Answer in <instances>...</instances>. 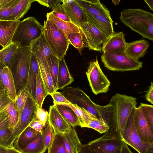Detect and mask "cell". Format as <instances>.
<instances>
[{
	"label": "cell",
	"mask_w": 153,
	"mask_h": 153,
	"mask_svg": "<svg viewBox=\"0 0 153 153\" xmlns=\"http://www.w3.org/2000/svg\"><path fill=\"white\" fill-rule=\"evenodd\" d=\"M61 93L71 103L85 109L98 119L105 121L110 127L113 113L110 103L104 106L95 104L79 87H68Z\"/></svg>",
	"instance_id": "cell-1"
},
{
	"label": "cell",
	"mask_w": 153,
	"mask_h": 153,
	"mask_svg": "<svg viewBox=\"0 0 153 153\" xmlns=\"http://www.w3.org/2000/svg\"><path fill=\"white\" fill-rule=\"evenodd\" d=\"M120 18L131 30L153 41V14L140 9H124Z\"/></svg>",
	"instance_id": "cell-2"
},
{
	"label": "cell",
	"mask_w": 153,
	"mask_h": 153,
	"mask_svg": "<svg viewBox=\"0 0 153 153\" xmlns=\"http://www.w3.org/2000/svg\"><path fill=\"white\" fill-rule=\"evenodd\" d=\"M136 100L135 97L117 93L112 97L109 103L113 107L112 119L110 128L118 131L121 137L130 115L136 108Z\"/></svg>",
	"instance_id": "cell-3"
},
{
	"label": "cell",
	"mask_w": 153,
	"mask_h": 153,
	"mask_svg": "<svg viewBox=\"0 0 153 153\" xmlns=\"http://www.w3.org/2000/svg\"><path fill=\"white\" fill-rule=\"evenodd\" d=\"M32 53L30 46H19L8 67L14 78L17 95L26 87Z\"/></svg>",
	"instance_id": "cell-4"
},
{
	"label": "cell",
	"mask_w": 153,
	"mask_h": 153,
	"mask_svg": "<svg viewBox=\"0 0 153 153\" xmlns=\"http://www.w3.org/2000/svg\"><path fill=\"white\" fill-rule=\"evenodd\" d=\"M43 34L55 55L59 59L65 57L69 42L64 33L48 19L44 21Z\"/></svg>",
	"instance_id": "cell-5"
},
{
	"label": "cell",
	"mask_w": 153,
	"mask_h": 153,
	"mask_svg": "<svg viewBox=\"0 0 153 153\" xmlns=\"http://www.w3.org/2000/svg\"><path fill=\"white\" fill-rule=\"evenodd\" d=\"M44 26L33 17H29L20 21L16 29L12 42L20 46H30L31 42L43 33Z\"/></svg>",
	"instance_id": "cell-6"
},
{
	"label": "cell",
	"mask_w": 153,
	"mask_h": 153,
	"mask_svg": "<svg viewBox=\"0 0 153 153\" xmlns=\"http://www.w3.org/2000/svg\"><path fill=\"white\" fill-rule=\"evenodd\" d=\"M124 143L118 131L109 128L102 137L86 145L93 153H121Z\"/></svg>",
	"instance_id": "cell-7"
},
{
	"label": "cell",
	"mask_w": 153,
	"mask_h": 153,
	"mask_svg": "<svg viewBox=\"0 0 153 153\" xmlns=\"http://www.w3.org/2000/svg\"><path fill=\"white\" fill-rule=\"evenodd\" d=\"M101 61L104 66L109 70L125 71L138 70L143 66L142 62L134 60L125 54L114 52L103 53Z\"/></svg>",
	"instance_id": "cell-8"
},
{
	"label": "cell",
	"mask_w": 153,
	"mask_h": 153,
	"mask_svg": "<svg viewBox=\"0 0 153 153\" xmlns=\"http://www.w3.org/2000/svg\"><path fill=\"white\" fill-rule=\"evenodd\" d=\"M89 85L95 95L106 93L109 90L110 82L102 71L97 57L91 62L86 72Z\"/></svg>",
	"instance_id": "cell-9"
},
{
	"label": "cell",
	"mask_w": 153,
	"mask_h": 153,
	"mask_svg": "<svg viewBox=\"0 0 153 153\" xmlns=\"http://www.w3.org/2000/svg\"><path fill=\"white\" fill-rule=\"evenodd\" d=\"M135 108L127 120L123 131L122 139L124 143L133 147L139 153H146L149 148L153 145L143 142L137 131L134 122Z\"/></svg>",
	"instance_id": "cell-10"
},
{
	"label": "cell",
	"mask_w": 153,
	"mask_h": 153,
	"mask_svg": "<svg viewBox=\"0 0 153 153\" xmlns=\"http://www.w3.org/2000/svg\"><path fill=\"white\" fill-rule=\"evenodd\" d=\"M83 39L88 49L101 52L104 43L109 37L88 22L80 28Z\"/></svg>",
	"instance_id": "cell-11"
},
{
	"label": "cell",
	"mask_w": 153,
	"mask_h": 153,
	"mask_svg": "<svg viewBox=\"0 0 153 153\" xmlns=\"http://www.w3.org/2000/svg\"><path fill=\"white\" fill-rule=\"evenodd\" d=\"M37 108L35 100L30 94L27 99L18 123L13 131V144L30 124L36 119V114Z\"/></svg>",
	"instance_id": "cell-12"
},
{
	"label": "cell",
	"mask_w": 153,
	"mask_h": 153,
	"mask_svg": "<svg viewBox=\"0 0 153 153\" xmlns=\"http://www.w3.org/2000/svg\"><path fill=\"white\" fill-rule=\"evenodd\" d=\"M134 122L136 129L142 141L153 145V135L150 126L141 108L139 106L135 108Z\"/></svg>",
	"instance_id": "cell-13"
},
{
	"label": "cell",
	"mask_w": 153,
	"mask_h": 153,
	"mask_svg": "<svg viewBox=\"0 0 153 153\" xmlns=\"http://www.w3.org/2000/svg\"><path fill=\"white\" fill-rule=\"evenodd\" d=\"M30 47L32 52L37 59L39 64L49 70L47 58L50 54L54 53L46 41L43 33L39 38L31 42Z\"/></svg>",
	"instance_id": "cell-14"
},
{
	"label": "cell",
	"mask_w": 153,
	"mask_h": 153,
	"mask_svg": "<svg viewBox=\"0 0 153 153\" xmlns=\"http://www.w3.org/2000/svg\"><path fill=\"white\" fill-rule=\"evenodd\" d=\"M48 122L53 127L55 132L57 134H67L70 132L72 128V127L53 105L50 106Z\"/></svg>",
	"instance_id": "cell-15"
},
{
	"label": "cell",
	"mask_w": 153,
	"mask_h": 153,
	"mask_svg": "<svg viewBox=\"0 0 153 153\" xmlns=\"http://www.w3.org/2000/svg\"><path fill=\"white\" fill-rule=\"evenodd\" d=\"M85 13L88 18V22L92 24L108 37H110L114 33L113 22L110 12L96 16H91Z\"/></svg>",
	"instance_id": "cell-16"
},
{
	"label": "cell",
	"mask_w": 153,
	"mask_h": 153,
	"mask_svg": "<svg viewBox=\"0 0 153 153\" xmlns=\"http://www.w3.org/2000/svg\"><path fill=\"white\" fill-rule=\"evenodd\" d=\"M0 85L12 100L15 102L17 97L14 78L10 68L0 62Z\"/></svg>",
	"instance_id": "cell-17"
},
{
	"label": "cell",
	"mask_w": 153,
	"mask_h": 153,
	"mask_svg": "<svg viewBox=\"0 0 153 153\" xmlns=\"http://www.w3.org/2000/svg\"><path fill=\"white\" fill-rule=\"evenodd\" d=\"M126 44L122 32H114L104 43L102 51L103 53L114 52L125 54Z\"/></svg>",
	"instance_id": "cell-18"
},
{
	"label": "cell",
	"mask_w": 153,
	"mask_h": 153,
	"mask_svg": "<svg viewBox=\"0 0 153 153\" xmlns=\"http://www.w3.org/2000/svg\"><path fill=\"white\" fill-rule=\"evenodd\" d=\"M63 5L71 22L79 28L85 22L88 18L84 11L76 1L74 0L71 3Z\"/></svg>",
	"instance_id": "cell-19"
},
{
	"label": "cell",
	"mask_w": 153,
	"mask_h": 153,
	"mask_svg": "<svg viewBox=\"0 0 153 153\" xmlns=\"http://www.w3.org/2000/svg\"><path fill=\"white\" fill-rule=\"evenodd\" d=\"M20 20L0 21V44L4 48L12 42V40Z\"/></svg>",
	"instance_id": "cell-20"
},
{
	"label": "cell",
	"mask_w": 153,
	"mask_h": 153,
	"mask_svg": "<svg viewBox=\"0 0 153 153\" xmlns=\"http://www.w3.org/2000/svg\"><path fill=\"white\" fill-rule=\"evenodd\" d=\"M9 117L3 110L0 112V146L5 149L13 147V133L8 127Z\"/></svg>",
	"instance_id": "cell-21"
},
{
	"label": "cell",
	"mask_w": 153,
	"mask_h": 153,
	"mask_svg": "<svg viewBox=\"0 0 153 153\" xmlns=\"http://www.w3.org/2000/svg\"><path fill=\"white\" fill-rule=\"evenodd\" d=\"M149 46V42L145 39L127 43L125 54L137 60L144 56Z\"/></svg>",
	"instance_id": "cell-22"
},
{
	"label": "cell",
	"mask_w": 153,
	"mask_h": 153,
	"mask_svg": "<svg viewBox=\"0 0 153 153\" xmlns=\"http://www.w3.org/2000/svg\"><path fill=\"white\" fill-rule=\"evenodd\" d=\"M39 71V68L37 59L35 55L32 52L26 87L35 101L37 76Z\"/></svg>",
	"instance_id": "cell-23"
},
{
	"label": "cell",
	"mask_w": 153,
	"mask_h": 153,
	"mask_svg": "<svg viewBox=\"0 0 153 153\" xmlns=\"http://www.w3.org/2000/svg\"><path fill=\"white\" fill-rule=\"evenodd\" d=\"M41 133L28 126L14 142L13 147L21 152L34 140Z\"/></svg>",
	"instance_id": "cell-24"
},
{
	"label": "cell",
	"mask_w": 153,
	"mask_h": 153,
	"mask_svg": "<svg viewBox=\"0 0 153 153\" xmlns=\"http://www.w3.org/2000/svg\"><path fill=\"white\" fill-rule=\"evenodd\" d=\"M76 1L85 13L91 16L110 12L99 0H76Z\"/></svg>",
	"instance_id": "cell-25"
},
{
	"label": "cell",
	"mask_w": 153,
	"mask_h": 153,
	"mask_svg": "<svg viewBox=\"0 0 153 153\" xmlns=\"http://www.w3.org/2000/svg\"><path fill=\"white\" fill-rule=\"evenodd\" d=\"M65 62L64 57L59 60L56 91L61 89L74 82Z\"/></svg>",
	"instance_id": "cell-26"
},
{
	"label": "cell",
	"mask_w": 153,
	"mask_h": 153,
	"mask_svg": "<svg viewBox=\"0 0 153 153\" xmlns=\"http://www.w3.org/2000/svg\"><path fill=\"white\" fill-rule=\"evenodd\" d=\"M62 135L67 153H78L82 144L74 127L70 132Z\"/></svg>",
	"instance_id": "cell-27"
},
{
	"label": "cell",
	"mask_w": 153,
	"mask_h": 153,
	"mask_svg": "<svg viewBox=\"0 0 153 153\" xmlns=\"http://www.w3.org/2000/svg\"><path fill=\"white\" fill-rule=\"evenodd\" d=\"M47 19L53 23L67 37L69 34L74 32H80V28L71 22L62 20L54 16L50 12L46 15Z\"/></svg>",
	"instance_id": "cell-28"
},
{
	"label": "cell",
	"mask_w": 153,
	"mask_h": 153,
	"mask_svg": "<svg viewBox=\"0 0 153 153\" xmlns=\"http://www.w3.org/2000/svg\"><path fill=\"white\" fill-rule=\"evenodd\" d=\"M48 93L42 78L40 70L37 76L35 101L38 108H42L44 101Z\"/></svg>",
	"instance_id": "cell-29"
},
{
	"label": "cell",
	"mask_w": 153,
	"mask_h": 153,
	"mask_svg": "<svg viewBox=\"0 0 153 153\" xmlns=\"http://www.w3.org/2000/svg\"><path fill=\"white\" fill-rule=\"evenodd\" d=\"M54 105L60 114L72 127L80 126L79 119L74 111L71 108L63 105Z\"/></svg>",
	"instance_id": "cell-30"
},
{
	"label": "cell",
	"mask_w": 153,
	"mask_h": 153,
	"mask_svg": "<svg viewBox=\"0 0 153 153\" xmlns=\"http://www.w3.org/2000/svg\"><path fill=\"white\" fill-rule=\"evenodd\" d=\"M58 105H63L71 108L77 116L80 123V127L81 128L85 127L89 120L92 119L97 118L85 109L76 104L71 103Z\"/></svg>",
	"instance_id": "cell-31"
},
{
	"label": "cell",
	"mask_w": 153,
	"mask_h": 153,
	"mask_svg": "<svg viewBox=\"0 0 153 153\" xmlns=\"http://www.w3.org/2000/svg\"><path fill=\"white\" fill-rule=\"evenodd\" d=\"M20 45L12 42L0 51V62L8 67L13 56Z\"/></svg>",
	"instance_id": "cell-32"
},
{
	"label": "cell",
	"mask_w": 153,
	"mask_h": 153,
	"mask_svg": "<svg viewBox=\"0 0 153 153\" xmlns=\"http://www.w3.org/2000/svg\"><path fill=\"white\" fill-rule=\"evenodd\" d=\"M20 0H0V21H8Z\"/></svg>",
	"instance_id": "cell-33"
},
{
	"label": "cell",
	"mask_w": 153,
	"mask_h": 153,
	"mask_svg": "<svg viewBox=\"0 0 153 153\" xmlns=\"http://www.w3.org/2000/svg\"><path fill=\"white\" fill-rule=\"evenodd\" d=\"M35 1V0H20L8 20H19L27 12L32 3Z\"/></svg>",
	"instance_id": "cell-34"
},
{
	"label": "cell",
	"mask_w": 153,
	"mask_h": 153,
	"mask_svg": "<svg viewBox=\"0 0 153 153\" xmlns=\"http://www.w3.org/2000/svg\"><path fill=\"white\" fill-rule=\"evenodd\" d=\"M47 149L45 145L42 133L20 152L22 153H44Z\"/></svg>",
	"instance_id": "cell-35"
},
{
	"label": "cell",
	"mask_w": 153,
	"mask_h": 153,
	"mask_svg": "<svg viewBox=\"0 0 153 153\" xmlns=\"http://www.w3.org/2000/svg\"><path fill=\"white\" fill-rule=\"evenodd\" d=\"M3 110L6 112L8 116V127L13 131L18 123L20 118V115L15 102L12 101Z\"/></svg>",
	"instance_id": "cell-36"
},
{
	"label": "cell",
	"mask_w": 153,
	"mask_h": 153,
	"mask_svg": "<svg viewBox=\"0 0 153 153\" xmlns=\"http://www.w3.org/2000/svg\"><path fill=\"white\" fill-rule=\"evenodd\" d=\"M59 59L54 54L49 55L47 62L49 72L52 77L55 91L56 86Z\"/></svg>",
	"instance_id": "cell-37"
},
{
	"label": "cell",
	"mask_w": 153,
	"mask_h": 153,
	"mask_svg": "<svg viewBox=\"0 0 153 153\" xmlns=\"http://www.w3.org/2000/svg\"><path fill=\"white\" fill-rule=\"evenodd\" d=\"M67 37L70 44L72 45L82 55L83 49L87 47V46L84 43L82 35L81 32L71 33L68 35Z\"/></svg>",
	"instance_id": "cell-38"
},
{
	"label": "cell",
	"mask_w": 153,
	"mask_h": 153,
	"mask_svg": "<svg viewBox=\"0 0 153 153\" xmlns=\"http://www.w3.org/2000/svg\"><path fill=\"white\" fill-rule=\"evenodd\" d=\"M47 153H67L62 134L55 132L53 142L48 149Z\"/></svg>",
	"instance_id": "cell-39"
},
{
	"label": "cell",
	"mask_w": 153,
	"mask_h": 153,
	"mask_svg": "<svg viewBox=\"0 0 153 153\" xmlns=\"http://www.w3.org/2000/svg\"><path fill=\"white\" fill-rule=\"evenodd\" d=\"M41 75L48 94L56 91L53 80L49 70L39 65Z\"/></svg>",
	"instance_id": "cell-40"
},
{
	"label": "cell",
	"mask_w": 153,
	"mask_h": 153,
	"mask_svg": "<svg viewBox=\"0 0 153 153\" xmlns=\"http://www.w3.org/2000/svg\"><path fill=\"white\" fill-rule=\"evenodd\" d=\"M85 127L92 128L100 134L106 132L110 128L109 126L105 121L97 118L89 120Z\"/></svg>",
	"instance_id": "cell-41"
},
{
	"label": "cell",
	"mask_w": 153,
	"mask_h": 153,
	"mask_svg": "<svg viewBox=\"0 0 153 153\" xmlns=\"http://www.w3.org/2000/svg\"><path fill=\"white\" fill-rule=\"evenodd\" d=\"M30 95L27 88H24L18 94L15 101L20 117L25 106L27 99Z\"/></svg>",
	"instance_id": "cell-42"
},
{
	"label": "cell",
	"mask_w": 153,
	"mask_h": 153,
	"mask_svg": "<svg viewBox=\"0 0 153 153\" xmlns=\"http://www.w3.org/2000/svg\"><path fill=\"white\" fill-rule=\"evenodd\" d=\"M45 146L48 149L51 145L54 136L55 132L52 126L48 123L42 131Z\"/></svg>",
	"instance_id": "cell-43"
},
{
	"label": "cell",
	"mask_w": 153,
	"mask_h": 153,
	"mask_svg": "<svg viewBox=\"0 0 153 153\" xmlns=\"http://www.w3.org/2000/svg\"><path fill=\"white\" fill-rule=\"evenodd\" d=\"M139 107L147 120L153 135V105L141 103Z\"/></svg>",
	"instance_id": "cell-44"
},
{
	"label": "cell",
	"mask_w": 153,
	"mask_h": 153,
	"mask_svg": "<svg viewBox=\"0 0 153 153\" xmlns=\"http://www.w3.org/2000/svg\"><path fill=\"white\" fill-rule=\"evenodd\" d=\"M51 12L54 16L62 20L68 22H71L62 4H59Z\"/></svg>",
	"instance_id": "cell-45"
},
{
	"label": "cell",
	"mask_w": 153,
	"mask_h": 153,
	"mask_svg": "<svg viewBox=\"0 0 153 153\" xmlns=\"http://www.w3.org/2000/svg\"><path fill=\"white\" fill-rule=\"evenodd\" d=\"M12 101L4 89L0 87V112L2 111Z\"/></svg>",
	"instance_id": "cell-46"
},
{
	"label": "cell",
	"mask_w": 153,
	"mask_h": 153,
	"mask_svg": "<svg viewBox=\"0 0 153 153\" xmlns=\"http://www.w3.org/2000/svg\"><path fill=\"white\" fill-rule=\"evenodd\" d=\"M49 95L52 98L54 105L71 103L61 93L55 91Z\"/></svg>",
	"instance_id": "cell-47"
},
{
	"label": "cell",
	"mask_w": 153,
	"mask_h": 153,
	"mask_svg": "<svg viewBox=\"0 0 153 153\" xmlns=\"http://www.w3.org/2000/svg\"><path fill=\"white\" fill-rule=\"evenodd\" d=\"M49 112L42 108H37L36 114V120H38L45 125L48 120Z\"/></svg>",
	"instance_id": "cell-48"
},
{
	"label": "cell",
	"mask_w": 153,
	"mask_h": 153,
	"mask_svg": "<svg viewBox=\"0 0 153 153\" xmlns=\"http://www.w3.org/2000/svg\"><path fill=\"white\" fill-rule=\"evenodd\" d=\"M41 5L49 7L52 10L61 4V0H35Z\"/></svg>",
	"instance_id": "cell-49"
},
{
	"label": "cell",
	"mask_w": 153,
	"mask_h": 153,
	"mask_svg": "<svg viewBox=\"0 0 153 153\" xmlns=\"http://www.w3.org/2000/svg\"><path fill=\"white\" fill-rule=\"evenodd\" d=\"M45 125L41 122L35 120L32 122L29 126L41 133L42 132V129Z\"/></svg>",
	"instance_id": "cell-50"
},
{
	"label": "cell",
	"mask_w": 153,
	"mask_h": 153,
	"mask_svg": "<svg viewBox=\"0 0 153 153\" xmlns=\"http://www.w3.org/2000/svg\"><path fill=\"white\" fill-rule=\"evenodd\" d=\"M145 97L147 101L153 104V82H151V85L147 91Z\"/></svg>",
	"instance_id": "cell-51"
},
{
	"label": "cell",
	"mask_w": 153,
	"mask_h": 153,
	"mask_svg": "<svg viewBox=\"0 0 153 153\" xmlns=\"http://www.w3.org/2000/svg\"><path fill=\"white\" fill-rule=\"evenodd\" d=\"M78 153H93L86 144L82 145L79 147Z\"/></svg>",
	"instance_id": "cell-52"
},
{
	"label": "cell",
	"mask_w": 153,
	"mask_h": 153,
	"mask_svg": "<svg viewBox=\"0 0 153 153\" xmlns=\"http://www.w3.org/2000/svg\"><path fill=\"white\" fill-rule=\"evenodd\" d=\"M121 153H132L128 148L127 144L125 143L123 144L122 150Z\"/></svg>",
	"instance_id": "cell-53"
},
{
	"label": "cell",
	"mask_w": 153,
	"mask_h": 153,
	"mask_svg": "<svg viewBox=\"0 0 153 153\" xmlns=\"http://www.w3.org/2000/svg\"><path fill=\"white\" fill-rule=\"evenodd\" d=\"M6 149L7 153H22L13 147L12 148H7Z\"/></svg>",
	"instance_id": "cell-54"
},
{
	"label": "cell",
	"mask_w": 153,
	"mask_h": 153,
	"mask_svg": "<svg viewBox=\"0 0 153 153\" xmlns=\"http://www.w3.org/2000/svg\"><path fill=\"white\" fill-rule=\"evenodd\" d=\"M144 1L148 5L150 9L153 11V0H145Z\"/></svg>",
	"instance_id": "cell-55"
},
{
	"label": "cell",
	"mask_w": 153,
	"mask_h": 153,
	"mask_svg": "<svg viewBox=\"0 0 153 153\" xmlns=\"http://www.w3.org/2000/svg\"><path fill=\"white\" fill-rule=\"evenodd\" d=\"M74 0H61V2L63 4H70L72 3Z\"/></svg>",
	"instance_id": "cell-56"
},
{
	"label": "cell",
	"mask_w": 153,
	"mask_h": 153,
	"mask_svg": "<svg viewBox=\"0 0 153 153\" xmlns=\"http://www.w3.org/2000/svg\"><path fill=\"white\" fill-rule=\"evenodd\" d=\"M0 153H7L6 149L0 146Z\"/></svg>",
	"instance_id": "cell-57"
},
{
	"label": "cell",
	"mask_w": 153,
	"mask_h": 153,
	"mask_svg": "<svg viewBox=\"0 0 153 153\" xmlns=\"http://www.w3.org/2000/svg\"><path fill=\"white\" fill-rule=\"evenodd\" d=\"M146 153H153V145L149 148Z\"/></svg>",
	"instance_id": "cell-58"
},
{
	"label": "cell",
	"mask_w": 153,
	"mask_h": 153,
	"mask_svg": "<svg viewBox=\"0 0 153 153\" xmlns=\"http://www.w3.org/2000/svg\"><path fill=\"white\" fill-rule=\"evenodd\" d=\"M112 3L115 5H117L118 4L120 0H113L112 1Z\"/></svg>",
	"instance_id": "cell-59"
},
{
	"label": "cell",
	"mask_w": 153,
	"mask_h": 153,
	"mask_svg": "<svg viewBox=\"0 0 153 153\" xmlns=\"http://www.w3.org/2000/svg\"></svg>",
	"instance_id": "cell-60"
}]
</instances>
